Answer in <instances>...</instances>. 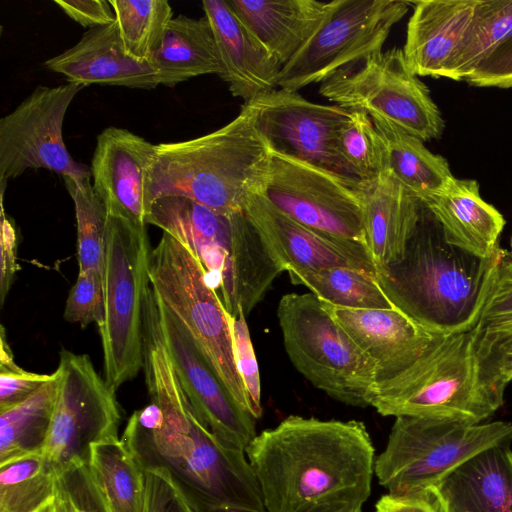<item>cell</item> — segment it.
I'll return each mask as SVG.
<instances>
[{
  "mask_svg": "<svg viewBox=\"0 0 512 512\" xmlns=\"http://www.w3.org/2000/svg\"><path fill=\"white\" fill-rule=\"evenodd\" d=\"M143 369L149 403L133 412L121 437L141 468L166 470L195 512H267L246 452L198 417L148 308Z\"/></svg>",
  "mask_w": 512,
  "mask_h": 512,
  "instance_id": "obj_1",
  "label": "cell"
},
{
  "mask_svg": "<svg viewBox=\"0 0 512 512\" xmlns=\"http://www.w3.org/2000/svg\"><path fill=\"white\" fill-rule=\"evenodd\" d=\"M267 512H355L371 493L375 451L362 422L291 415L246 449Z\"/></svg>",
  "mask_w": 512,
  "mask_h": 512,
  "instance_id": "obj_2",
  "label": "cell"
},
{
  "mask_svg": "<svg viewBox=\"0 0 512 512\" xmlns=\"http://www.w3.org/2000/svg\"><path fill=\"white\" fill-rule=\"evenodd\" d=\"M501 247L489 259L445 241L442 228L420 201L418 221L401 258L377 269V280L393 305L427 331L450 335L471 331L488 294Z\"/></svg>",
  "mask_w": 512,
  "mask_h": 512,
  "instance_id": "obj_3",
  "label": "cell"
},
{
  "mask_svg": "<svg viewBox=\"0 0 512 512\" xmlns=\"http://www.w3.org/2000/svg\"><path fill=\"white\" fill-rule=\"evenodd\" d=\"M271 153L249 104L211 133L155 144L147 176L149 209L158 198L182 196L216 211H242L260 189Z\"/></svg>",
  "mask_w": 512,
  "mask_h": 512,
  "instance_id": "obj_4",
  "label": "cell"
},
{
  "mask_svg": "<svg viewBox=\"0 0 512 512\" xmlns=\"http://www.w3.org/2000/svg\"><path fill=\"white\" fill-rule=\"evenodd\" d=\"M507 385L481 361L471 331L437 335L414 364L376 384L370 406L395 418L479 424L502 407Z\"/></svg>",
  "mask_w": 512,
  "mask_h": 512,
  "instance_id": "obj_5",
  "label": "cell"
},
{
  "mask_svg": "<svg viewBox=\"0 0 512 512\" xmlns=\"http://www.w3.org/2000/svg\"><path fill=\"white\" fill-rule=\"evenodd\" d=\"M103 258L104 319L98 326L104 379L117 391L144 362V304L150 286L146 226L107 217Z\"/></svg>",
  "mask_w": 512,
  "mask_h": 512,
  "instance_id": "obj_6",
  "label": "cell"
},
{
  "mask_svg": "<svg viewBox=\"0 0 512 512\" xmlns=\"http://www.w3.org/2000/svg\"><path fill=\"white\" fill-rule=\"evenodd\" d=\"M148 277L156 297L186 330L235 401L251 414L235 361L230 314L201 263L163 232L150 250Z\"/></svg>",
  "mask_w": 512,
  "mask_h": 512,
  "instance_id": "obj_7",
  "label": "cell"
},
{
  "mask_svg": "<svg viewBox=\"0 0 512 512\" xmlns=\"http://www.w3.org/2000/svg\"><path fill=\"white\" fill-rule=\"evenodd\" d=\"M512 442V423L466 422L396 417L374 473L391 494L439 488L458 467L478 453Z\"/></svg>",
  "mask_w": 512,
  "mask_h": 512,
  "instance_id": "obj_8",
  "label": "cell"
},
{
  "mask_svg": "<svg viewBox=\"0 0 512 512\" xmlns=\"http://www.w3.org/2000/svg\"><path fill=\"white\" fill-rule=\"evenodd\" d=\"M277 317L293 366L314 387L345 405L365 408L376 386V366L313 293L281 297Z\"/></svg>",
  "mask_w": 512,
  "mask_h": 512,
  "instance_id": "obj_9",
  "label": "cell"
},
{
  "mask_svg": "<svg viewBox=\"0 0 512 512\" xmlns=\"http://www.w3.org/2000/svg\"><path fill=\"white\" fill-rule=\"evenodd\" d=\"M319 93L424 142L440 138L445 127L428 87L412 72L401 48L375 52L340 69L321 83Z\"/></svg>",
  "mask_w": 512,
  "mask_h": 512,
  "instance_id": "obj_10",
  "label": "cell"
},
{
  "mask_svg": "<svg viewBox=\"0 0 512 512\" xmlns=\"http://www.w3.org/2000/svg\"><path fill=\"white\" fill-rule=\"evenodd\" d=\"M413 2L332 0L321 22L285 64L277 88L299 91L323 83L337 71L381 51L392 29Z\"/></svg>",
  "mask_w": 512,
  "mask_h": 512,
  "instance_id": "obj_11",
  "label": "cell"
},
{
  "mask_svg": "<svg viewBox=\"0 0 512 512\" xmlns=\"http://www.w3.org/2000/svg\"><path fill=\"white\" fill-rule=\"evenodd\" d=\"M258 193L318 233L367 246L363 182L272 149Z\"/></svg>",
  "mask_w": 512,
  "mask_h": 512,
  "instance_id": "obj_12",
  "label": "cell"
},
{
  "mask_svg": "<svg viewBox=\"0 0 512 512\" xmlns=\"http://www.w3.org/2000/svg\"><path fill=\"white\" fill-rule=\"evenodd\" d=\"M55 373L57 395L42 453L60 476L86 464L93 443L119 437L122 412L116 391L88 355L62 349Z\"/></svg>",
  "mask_w": 512,
  "mask_h": 512,
  "instance_id": "obj_13",
  "label": "cell"
},
{
  "mask_svg": "<svg viewBox=\"0 0 512 512\" xmlns=\"http://www.w3.org/2000/svg\"><path fill=\"white\" fill-rule=\"evenodd\" d=\"M84 85L67 82L38 86L11 113L0 119V185L28 169H47L80 178L89 169L73 160L63 140V122L74 97Z\"/></svg>",
  "mask_w": 512,
  "mask_h": 512,
  "instance_id": "obj_14",
  "label": "cell"
},
{
  "mask_svg": "<svg viewBox=\"0 0 512 512\" xmlns=\"http://www.w3.org/2000/svg\"><path fill=\"white\" fill-rule=\"evenodd\" d=\"M177 378L202 422L221 441L246 449L257 436L255 418L232 397L186 330L154 294L145 298Z\"/></svg>",
  "mask_w": 512,
  "mask_h": 512,
  "instance_id": "obj_15",
  "label": "cell"
},
{
  "mask_svg": "<svg viewBox=\"0 0 512 512\" xmlns=\"http://www.w3.org/2000/svg\"><path fill=\"white\" fill-rule=\"evenodd\" d=\"M246 104L273 150L347 176L336 154L335 138L349 109L314 103L298 91L281 88Z\"/></svg>",
  "mask_w": 512,
  "mask_h": 512,
  "instance_id": "obj_16",
  "label": "cell"
},
{
  "mask_svg": "<svg viewBox=\"0 0 512 512\" xmlns=\"http://www.w3.org/2000/svg\"><path fill=\"white\" fill-rule=\"evenodd\" d=\"M240 212H220L186 197L165 196L151 204L146 220L147 224L171 235L195 256L209 283L221 292V300L229 314L232 313L231 257Z\"/></svg>",
  "mask_w": 512,
  "mask_h": 512,
  "instance_id": "obj_17",
  "label": "cell"
},
{
  "mask_svg": "<svg viewBox=\"0 0 512 512\" xmlns=\"http://www.w3.org/2000/svg\"><path fill=\"white\" fill-rule=\"evenodd\" d=\"M244 210L287 272L344 266L377 275L365 244L318 233L280 212L258 192L247 198Z\"/></svg>",
  "mask_w": 512,
  "mask_h": 512,
  "instance_id": "obj_18",
  "label": "cell"
},
{
  "mask_svg": "<svg viewBox=\"0 0 512 512\" xmlns=\"http://www.w3.org/2000/svg\"><path fill=\"white\" fill-rule=\"evenodd\" d=\"M154 153L155 144L124 128L108 127L97 136L90 172L109 215L147 225V176Z\"/></svg>",
  "mask_w": 512,
  "mask_h": 512,
  "instance_id": "obj_19",
  "label": "cell"
},
{
  "mask_svg": "<svg viewBox=\"0 0 512 512\" xmlns=\"http://www.w3.org/2000/svg\"><path fill=\"white\" fill-rule=\"evenodd\" d=\"M376 366V384L414 364L437 337L397 308L349 309L322 302Z\"/></svg>",
  "mask_w": 512,
  "mask_h": 512,
  "instance_id": "obj_20",
  "label": "cell"
},
{
  "mask_svg": "<svg viewBox=\"0 0 512 512\" xmlns=\"http://www.w3.org/2000/svg\"><path fill=\"white\" fill-rule=\"evenodd\" d=\"M219 59L220 76L244 104L277 88L282 65L225 0H204Z\"/></svg>",
  "mask_w": 512,
  "mask_h": 512,
  "instance_id": "obj_21",
  "label": "cell"
},
{
  "mask_svg": "<svg viewBox=\"0 0 512 512\" xmlns=\"http://www.w3.org/2000/svg\"><path fill=\"white\" fill-rule=\"evenodd\" d=\"M43 65L68 82L151 90L160 84L157 70L125 50L117 22L89 29L81 39Z\"/></svg>",
  "mask_w": 512,
  "mask_h": 512,
  "instance_id": "obj_22",
  "label": "cell"
},
{
  "mask_svg": "<svg viewBox=\"0 0 512 512\" xmlns=\"http://www.w3.org/2000/svg\"><path fill=\"white\" fill-rule=\"evenodd\" d=\"M422 203L440 224L447 243L481 259H489L499 250L506 221L482 198L476 180L453 177Z\"/></svg>",
  "mask_w": 512,
  "mask_h": 512,
  "instance_id": "obj_23",
  "label": "cell"
},
{
  "mask_svg": "<svg viewBox=\"0 0 512 512\" xmlns=\"http://www.w3.org/2000/svg\"><path fill=\"white\" fill-rule=\"evenodd\" d=\"M478 0L413 2L403 52L418 77H443L445 67L464 37Z\"/></svg>",
  "mask_w": 512,
  "mask_h": 512,
  "instance_id": "obj_24",
  "label": "cell"
},
{
  "mask_svg": "<svg viewBox=\"0 0 512 512\" xmlns=\"http://www.w3.org/2000/svg\"><path fill=\"white\" fill-rule=\"evenodd\" d=\"M439 491L447 512H512L510 445L478 453L453 471Z\"/></svg>",
  "mask_w": 512,
  "mask_h": 512,
  "instance_id": "obj_25",
  "label": "cell"
},
{
  "mask_svg": "<svg viewBox=\"0 0 512 512\" xmlns=\"http://www.w3.org/2000/svg\"><path fill=\"white\" fill-rule=\"evenodd\" d=\"M227 2L282 67L310 38L330 5L317 0Z\"/></svg>",
  "mask_w": 512,
  "mask_h": 512,
  "instance_id": "obj_26",
  "label": "cell"
},
{
  "mask_svg": "<svg viewBox=\"0 0 512 512\" xmlns=\"http://www.w3.org/2000/svg\"><path fill=\"white\" fill-rule=\"evenodd\" d=\"M420 212V201L387 172L364 183L366 244L377 269L398 261Z\"/></svg>",
  "mask_w": 512,
  "mask_h": 512,
  "instance_id": "obj_27",
  "label": "cell"
},
{
  "mask_svg": "<svg viewBox=\"0 0 512 512\" xmlns=\"http://www.w3.org/2000/svg\"><path fill=\"white\" fill-rule=\"evenodd\" d=\"M160 84L174 87L190 78L222 75L211 25L204 15L199 19L186 15L173 17L158 49L150 58Z\"/></svg>",
  "mask_w": 512,
  "mask_h": 512,
  "instance_id": "obj_28",
  "label": "cell"
},
{
  "mask_svg": "<svg viewBox=\"0 0 512 512\" xmlns=\"http://www.w3.org/2000/svg\"><path fill=\"white\" fill-rule=\"evenodd\" d=\"M475 349L487 368L512 382V252L501 248L493 280L475 326Z\"/></svg>",
  "mask_w": 512,
  "mask_h": 512,
  "instance_id": "obj_29",
  "label": "cell"
},
{
  "mask_svg": "<svg viewBox=\"0 0 512 512\" xmlns=\"http://www.w3.org/2000/svg\"><path fill=\"white\" fill-rule=\"evenodd\" d=\"M384 146L386 172L421 202L453 179L448 161L421 139L380 119L371 118Z\"/></svg>",
  "mask_w": 512,
  "mask_h": 512,
  "instance_id": "obj_30",
  "label": "cell"
},
{
  "mask_svg": "<svg viewBox=\"0 0 512 512\" xmlns=\"http://www.w3.org/2000/svg\"><path fill=\"white\" fill-rule=\"evenodd\" d=\"M286 271L248 217L238 214L231 257L232 313L241 306L247 316L263 299L274 279Z\"/></svg>",
  "mask_w": 512,
  "mask_h": 512,
  "instance_id": "obj_31",
  "label": "cell"
},
{
  "mask_svg": "<svg viewBox=\"0 0 512 512\" xmlns=\"http://www.w3.org/2000/svg\"><path fill=\"white\" fill-rule=\"evenodd\" d=\"M86 466L109 512L144 511V471L121 438L93 443Z\"/></svg>",
  "mask_w": 512,
  "mask_h": 512,
  "instance_id": "obj_32",
  "label": "cell"
},
{
  "mask_svg": "<svg viewBox=\"0 0 512 512\" xmlns=\"http://www.w3.org/2000/svg\"><path fill=\"white\" fill-rule=\"evenodd\" d=\"M57 376L24 401L0 411V464L42 452L57 395Z\"/></svg>",
  "mask_w": 512,
  "mask_h": 512,
  "instance_id": "obj_33",
  "label": "cell"
},
{
  "mask_svg": "<svg viewBox=\"0 0 512 512\" xmlns=\"http://www.w3.org/2000/svg\"><path fill=\"white\" fill-rule=\"evenodd\" d=\"M291 282L308 288L322 302L349 309L396 308L375 274L352 267L288 271Z\"/></svg>",
  "mask_w": 512,
  "mask_h": 512,
  "instance_id": "obj_34",
  "label": "cell"
},
{
  "mask_svg": "<svg viewBox=\"0 0 512 512\" xmlns=\"http://www.w3.org/2000/svg\"><path fill=\"white\" fill-rule=\"evenodd\" d=\"M510 35L512 0H478L472 21L448 61L443 77L464 80Z\"/></svg>",
  "mask_w": 512,
  "mask_h": 512,
  "instance_id": "obj_35",
  "label": "cell"
},
{
  "mask_svg": "<svg viewBox=\"0 0 512 512\" xmlns=\"http://www.w3.org/2000/svg\"><path fill=\"white\" fill-rule=\"evenodd\" d=\"M58 478L42 452L0 464V512H36L54 499Z\"/></svg>",
  "mask_w": 512,
  "mask_h": 512,
  "instance_id": "obj_36",
  "label": "cell"
},
{
  "mask_svg": "<svg viewBox=\"0 0 512 512\" xmlns=\"http://www.w3.org/2000/svg\"><path fill=\"white\" fill-rule=\"evenodd\" d=\"M125 50L150 62L160 46L173 11L166 0H109Z\"/></svg>",
  "mask_w": 512,
  "mask_h": 512,
  "instance_id": "obj_37",
  "label": "cell"
},
{
  "mask_svg": "<svg viewBox=\"0 0 512 512\" xmlns=\"http://www.w3.org/2000/svg\"><path fill=\"white\" fill-rule=\"evenodd\" d=\"M335 150L347 176L360 182H372L386 172L382 140L364 112L350 110L337 131Z\"/></svg>",
  "mask_w": 512,
  "mask_h": 512,
  "instance_id": "obj_38",
  "label": "cell"
},
{
  "mask_svg": "<svg viewBox=\"0 0 512 512\" xmlns=\"http://www.w3.org/2000/svg\"><path fill=\"white\" fill-rule=\"evenodd\" d=\"M90 178L91 174L80 178L64 176L63 180L75 208L79 272L102 275L108 213Z\"/></svg>",
  "mask_w": 512,
  "mask_h": 512,
  "instance_id": "obj_39",
  "label": "cell"
},
{
  "mask_svg": "<svg viewBox=\"0 0 512 512\" xmlns=\"http://www.w3.org/2000/svg\"><path fill=\"white\" fill-rule=\"evenodd\" d=\"M0 340V411H2L30 397L53 378V373L39 374L21 368L14 360L2 325Z\"/></svg>",
  "mask_w": 512,
  "mask_h": 512,
  "instance_id": "obj_40",
  "label": "cell"
},
{
  "mask_svg": "<svg viewBox=\"0 0 512 512\" xmlns=\"http://www.w3.org/2000/svg\"><path fill=\"white\" fill-rule=\"evenodd\" d=\"M230 324L235 361L247 392L250 413L258 419L262 415L260 375L246 315L241 306L237 307L234 315H230Z\"/></svg>",
  "mask_w": 512,
  "mask_h": 512,
  "instance_id": "obj_41",
  "label": "cell"
},
{
  "mask_svg": "<svg viewBox=\"0 0 512 512\" xmlns=\"http://www.w3.org/2000/svg\"><path fill=\"white\" fill-rule=\"evenodd\" d=\"M64 319L82 328L92 323L101 325L104 319V289L102 275L94 271L79 272L70 289Z\"/></svg>",
  "mask_w": 512,
  "mask_h": 512,
  "instance_id": "obj_42",
  "label": "cell"
},
{
  "mask_svg": "<svg viewBox=\"0 0 512 512\" xmlns=\"http://www.w3.org/2000/svg\"><path fill=\"white\" fill-rule=\"evenodd\" d=\"M143 512H195L170 474L162 468L144 469Z\"/></svg>",
  "mask_w": 512,
  "mask_h": 512,
  "instance_id": "obj_43",
  "label": "cell"
},
{
  "mask_svg": "<svg viewBox=\"0 0 512 512\" xmlns=\"http://www.w3.org/2000/svg\"><path fill=\"white\" fill-rule=\"evenodd\" d=\"M463 81L475 87L512 88V35Z\"/></svg>",
  "mask_w": 512,
  "mask_h": 512,
  "instance_id": "obj_44",
  "label": "cell"
},
{
  "mask_svg": "<svg viewBox=\"0 0 512 512\" xmlns=\"http://www.w3.org/2000/svg\"><path fill=\"white\" fill-rule=\"evenodd\" d=\"M80 512H109L86 464L59 476Z\"/></svg>",
  "mask_w": 512,
  "mask_h": 512,
  "instance_id": "obj_45",
  "label": "cell"
},
{
  "mask_svg": "<svg viewBox=\"0 0 512 512\" xmlns=\"http://www.w3.org/2000/svg\"><path fill=\"white\" fill-rule=\"evenodd\" d=\"M376 512H447L439 488L406 494L383 495L375 505Z\"/></svg>",
  "mask_w": 512,
  "mask_h": 512,
  "instance_id": "obj_46",
  "label": "cell"
},
{
  "mask_svg": "<svg viewBox=\"0 0 512 512\" xmlns=\"http://www.w3.org/2000/svg\"><path fill=\"white\" fill-rule=\"evenodd\" d=\"M54 3L69 18L88 30L116 21L113 8L106 0H54Z\"/></svg>",
  "mask_w": 512,
  "mask_h": 512,
  "instance_id": "obj_47",
  "label": "cell"
},
{
  "mask_svg": "<svg viewBox=\"0 0 512 512\" xmlns=\"http://www.w3.org/2000/svg\"><path fill=\"white\" fill-rule=\"evenodd\" d=\"M19 270L17 263V235L14 225L5 216L3 205L1 212L0 235V302L3 305Z\"/></svg>",
  "mask_w": 512,
  "mask_h": 512,
  "instance_id": "obj_48",
  "label": "cell"
},
{
  "mask_svg": "<svg viewBox=\"0 0 512 512\" xmlns=\"http://www.w3.org/2000/svg\"><path fill=\"white\" fill-rule=\"evenodd\" d=\"M54 512H80L74 499L58 478L57 489L54 497Z\"/></svg>",
  "mask_w": 512,
  "mask_h": 512,
  "instance_id": "obj_49",
  "label": "cell"
},
{
  "mask_svg": "<svg viewBox=\"0 0 512 512\" xmlns=\"http://www.w3.org/2000/svg\"><path fill=\"white\" fill-rule=\"evenodd\" d=\"M36 512H54V499L47 504H45L43 507H41Z\"/></svg>",
  "mask_w": 512,
  "mask_h": 512,
  "instance_id": "obj_50",
  "label": "cell"
},
{
  "mask_svg": "<svg viewBox=\"0 0 512 512\" xmlns=\"http://www.w3.org/2000/svg\"><path fill=\"white\" fill-rule=\"evenodd\" d=\"M355 512H362V508H361V509H359V510H357V511H355Z\"/></svg>",
  "mask_w": 512,
  "mask_h": 512,
  "instance_id": "obj_51",
  "label": "cell"
}]
</instances>
